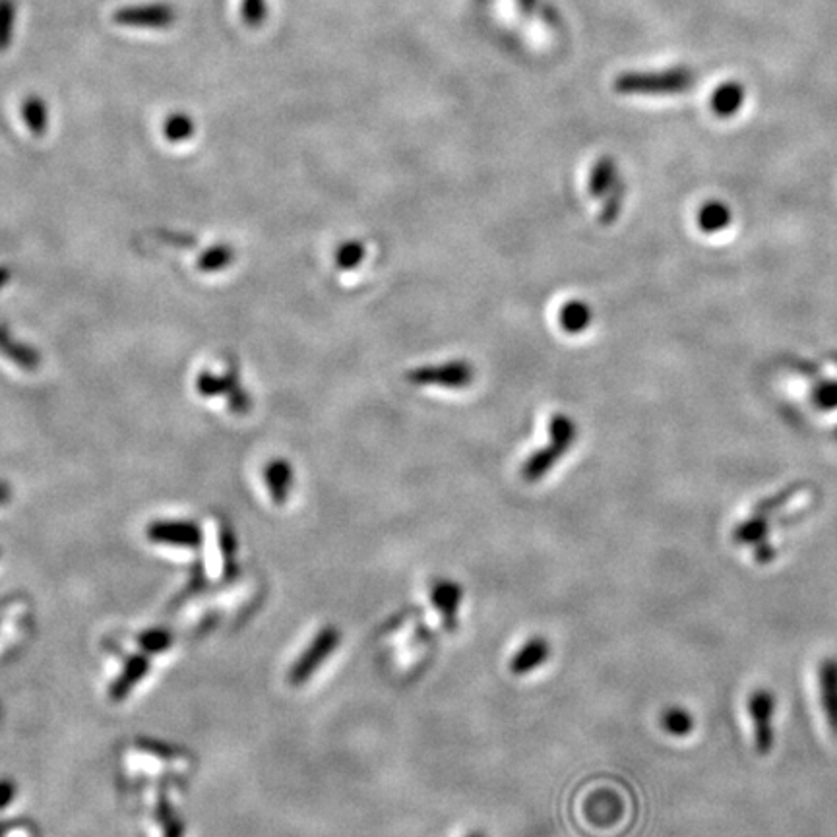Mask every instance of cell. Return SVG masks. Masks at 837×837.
I'll return each mask as SVG.
<instances>
[{
  "instance_id": "9c48e42d",
  "label": "cell",
  "mask_w": 837,
  "mask_h": 837,
  "mask_svg": "<svg viewBox=\"0 0 837 837\" xmlns=\"http://www.w3.org/2000/svg\"><path fill=\"white\" fill-rule=\"evenodd\" d=\"M566 452H568L566 446H562V444H558L555 440H551L545 448H539L537 452H533L527 458L526 462H524L522 469H520L522 479L526 483H537V481H541L555 467V464H557L558 460Z\"/></svg>"
},
{
  "instance_id": "484cf974",
  "label": "cell",
  "mask_w": 837,
  "mask_h": 837,
  "mask_svg": "<svg viewBox=\"0 0 837 837\" xmlns=\"http://www.w3.org/2000/svg\"><path fill=\"white\" fill-rule=\"evenodd\" d=\"M8 281H10V270L0 266V287H4Z\"/></svg>"
},
{
  "instance_id": "d4e9b609",
  "label": "cell",
  "mask_w": 837,
  "mask_h": 837,
  "mask_svg": "<svg viewBox=\"0 0 837 837\" xmlns=\"http://www.w3.org/2000/svg\"><path fill=\"white\" fill-rule=\"evenodd\" d=\"M12 500V487L4 481H0V506L8 504Z\"/></svg>"
},
{
  "instance_id": "4316f807",
  "label": "cell",
  "mask_w": 837,
  "mask_h": 837,
  "mask_svg": "<svg viewBox=\"0 0 837 837\" xmlns=\"http://www.w3.org/2000/svg\"><path fill=\"white\" fill-rule=\"evenodd\" d=\"M469 837H485L483 834H471Z\"/></svg>"
},
{
  "instance_id": "ac0fdd59",
  "label": "cell",
  "mask_w": 837,
  "mask_h": 837,
  "mask_svg": "<svg viewBox=\"0 0 837 837\" xmlns=\"http://www.w3.org/2000/svg\"><path fill=\"white\" fill-rule=\"evenodd\" d=\"M661 727L665 733L673 735V737H686L692 733L694 729V719L692 715L682 710V708H667L665 712L661 713Z\"/></svg>"
},
{
  "instance_id": "ffe728a7",
  "label": "cell",
  "mask_w": 837,
  "mask_h": 837,
  "mask_svg": "<svg viewBox=\"0 0 837 837\" xmlns=\"http://www.w3.org/2000/svg\"><path fill=\"white\" fill-rule=\"evenodd\" d=\"M365 254H367L365 243L357 241V239H351V241L341 243L338 247L336 254H334V262H336L338 270H345V272L355 270L365 260Z\"/></svg>"
},
{
  "instance_id": "6da1fadb",
  "label": "cell",
  "mask_w": 837,
  "mask_h": 837,
  "mask_svg": "<svg viewBox=\"0 0 837 837\" xmlns=\"http://www.w3.org/2000/svg\"><path fill=\"white\" fill-rule=\"evenodd\" d=\"M341 634L336 626L320 628L301 655L287 671V682L295 688L305 686L322 669V665L334 655L340 646Z\"/></svg>"
},
{
  "instance_id": "52a82bcc",
  "label": "cell",
  "mask_w": 837,
  "mask_h": 837,
  "mask_svg": "<svg viewBox=\"0 0 837 837\" xmlns=\"http://www.w3.org/2000/svg\"><path fill=\"white\" fill-rule=\"evenodd\" d=\"M146 533H148V539L157 545L183 547V549H196L202 545V531L194 522H181V520L152 522Z\"/></svg>"
},
{
  "instance_id": "277c9868",
  "label": "cell",
  "mask_w": 837,
  "mask_h": 837,
  "mask_svg": "<svg viewBox=\"0 0 837 837\" xmlns=\"http://www.w3.org/2000/svg\"><path fill=\"white\" fill-rule=\"evenodd\" d=\"M196 390L204 398H216V396H227L229 409L237 415H245L252 407V400L241 386L239 372L235 367H229L223 376L214 372L204 371L196 378Z\"/></svg>"
},
{
  "instance_id": "5b68a950",
  "label": "cell",
  "mask_w": 837,
  "mask_h": 837,
  "mask_svg": "<svg viewBox=\"0 0 837 837\" xmlns=\"http://www.w3.org/2000/svg\"><path fill=\"white\" fill-rule=\"evenodd\" d=\"M113 22L123 28L142 30H165L177 22V10L171 4H132L123 6L113 14Z\"/></svg>"
},
{
  "instance_id": "ba28073f",
  "label": "cell",
  "mask_w": 837,
  "mask_h": 837,
  "mask_svg": "<svg viewBox=\"0 0 837 837\" xmlns=\"http://www.w3.org/2000/svg\"><path fill=\"white\" fill-rule=\"evenodd\" d=\"M551 657V646L545 638H531L510 659V673L516 677H526L545 665Z\"/></svg>"
},
{
  "instance_id": "4fadbf2b",
  "label": "cell",
  "mask_w": 837,
  "mask_h": 837,
  "mask_svg": "<svg viewBox=\"0 0 837 837\" xmlns=\"http://www.w3.org/2000/svg\"><path fill=\"white\" fill-rule=\"evenodd\" d=\"M462 597H464L462 588L450 580H438L431 589V601L446 622L456 620Z\"/></svg>"
},
{
  "instance_id": "9a60e30c",
  "label": "cell",
  "mask_w": 837,
  "mask_h": 837,
  "mask_svg": "<svg viewBox=\"0 0 837 837\" xmlns=\"http://www.w3.org/2000/svg\"><path fill=\"white\" fill-rule=\"evenodd\" d=\"M22 119L35 136H41L49 128V107L39 95H30L22 103Z\"/></svg>"
},
{
  "instance_id": "5bb4252c",
  "label": "cell",
  "mask_w": 837,
  "mask_h": 837,
  "mask_svg": "<svg viewBox=\"0 0 837 837\" xmlns=\"http://www.w3.org/2000/svg\"><path fill=\"white\" fill-rule=\"evenodd\" d=\"M744 99H746V92H744V88L739 82H725L712 93L710 107H712V111L717 117L727 119V117H733L735 113H739V109L743 107Z\"/></svg>"
},
{
  "instance_id": "d6986e66",
  "label": "cell",
  "mask_w": 837,
  "mask_h": 837,
  "mask_svg": "<svg viewBox=\"0 0 837 837\" xmlns=\"http://www.w3.org/2000/svg\"><path fill=\"white\" fill-rule=\"evenodd\" d=\"M194 130H196L194 121L185 113H173L163 123V136L167 138V142H173V144L190 140Z\"/></svg>"
},
{
  "instance_id": "7402d4cb",
  "label": "cell",
  "mask_w": 837,
  "mask_h": 837,
  "mask_svg": "<svg viewBox=\"0 0 837 837\" xmlns=\"http://www.w3.org/2000/svg\"><path fill=\"white\" fill-rule=\"evenodd\" d=\"M613 179H615V167L609 159H603L597 163V167L593 169L591 181H589V190L593 196H603L613 188Z\"/></svg>"
},
{
  "instance_id": "2e32d148",
  "label": "cell",
  "mask_w": 837,
  "mask_h": 837,
  "mask_svg": "<svg viewBox=\"0 0 837 837\" xmlns=\"http://www.w3.org/2000/svg\"><path fill=\"white\" fill-rule=\"evenodd\" d=\"M560 326L568 334L584 332L591 322V309L582 301H570L560 309Z\"/></svg>"
},
{
  "instance_id": "603a6c76",
  "label": "cell",
  "mask_w": 837,
  "mask_h": 837,
  "mask_svg": "<svg viewBox=\"0 0 837 837\" xmlns=\"http://www.w3.org/2000/svg\"><path fill=\"white\" fill-rule=\"evenodd\" d=\"M766 535H768V524L760 518H754L746 524H741L735 531V541L741 545H762L766 543Z\"/></svg>"
},
{
  "instance_id": "8fae6325",
  "label": "cell",
  "mask_w": 837,
  "mask_h": 837,
  "mask_svg": "<svg viewBox=\"0 0 837 837\" xmlns=\"http://www.w3.org/2000/svg\"><path fill=\"white\" fill-rule=\"evenodd\" d=\"M264 483L270 491L272 502L283 506L289 500L291 489H293V467L283 458L268 462V465L264 467Z\"/></svg>"
},
{
  "instance_id": "7c38bea8",
  "label": "cell",
  "mask_w": 837,
  "mask_h": 837,
  "mask_svg": "<svg viewBox=\"0 0 837 837\" xmlns=\"http://www.w3.org/2000/svg\"><path fill=\"white\" fill-rule=\"evenodd\" d=\"M0 353L26 371H35L41 365V355L30 345L14 340L4 326H0Z\"/></svg>"
},
{
  "instance_id": "30bf717a",
  "label": "cell",
  "mask_w": 837,
  "mask_h": 837,
  "mask_svg": "<svg viewBox=\"0 0 837 837\" xmlns=\"http://www.w3.org/2000/svg\"><path fill=\"white\" fill-rule=\"evenodd\" d=\"M818 684L828 725L837 735V659H824L820 663Z\"/></svg>"
},
{
  "instance_id": "44dd1931",
  "label": "cell",
  "mask_w": 837,
  "mask_h": 837,
  "mask_svg": "<svg viewBox=\"0 0 837 837\" xmlns=\"http://www.w3.org/2000/svg\"><path fill=\"white\" fill-rule=\"evenodd\" d=\"M16 14H18L16 0H0V53L8 51L12 43Z\"/></svg>"
},
{
  "instance_id": "3957f363",
  "label": "cell",
  "mask_w": 837,
  "mask_h": 837,
  "mask_svg": "<svg viewBox=\"0 0 837 837\" xmlns=\"http://www.w3.org/2000/svg\"><path fill=\"white\" fill-rule=\"evenodd\" d=\"M405 380L413 386H444L462 390L473 384L475 369L469 361H448L442 365H425L405 372Z\"/></svg>"
},
{
  "instance_id": "8992f818",
  "label": "cell",
  "mask_w": 837,
  "mask_h": 837,
  "mask_svg": "<svg viewBox=\"0 0 837 837\" xmlns=\"http://www.w3.org/2000/svg\"><path fill=\"white\" fill-rule=\"evenodd\" d=\"M748 712L754 725V746L760 756L772 752L775 744L774 713L775 696L766 690H754L748 700Z\"/></svg>"
},
{
  "instance_id": "cb8c5ba5",
  "label": "cell",
  "mask_w": 837,
  "mask_h": 837,
  "mask_svg": "<svg viewBox=\"0 0 837 837\" xmlns=\"http://www.w3.org/2000/svg\"><path fill=\"white\" fill-rule=\"evenodd\" d=\"M774 558V547H770V545H766V543L758 545V549H756V562H760V564H768V562H772Z\"/></svg>"
},
{
  "instance_id": "7a4b0ae2",
  "label": "cell",
  "mask_w": 837,
  "mask_h": 837,
  "mask_svg": "<svg viewBox=\"0 0 837 837\" xmlns=\"http://www.w3.org/2000/svg\"><path fill=\"white\" fill-rule=\"evenodd\" d=\"M696 74L686 66H675L659 72L628 74L619 80V90L626 93H646V95H675L686 92L694 86Z\"/></svg>"
},
{
  "instance_id": "e0dca14e",
  "label": "cell",
  "mask_w": 837,
  "mask_h": 837,
  "mask_svg": "<svg viewBox=\"0 0 837 837\" xmlns=\"http://www.w3.org/2000/svg\"><path fill=\"white\" fill-rule=\"evenodd\" d=\"M233 260H235V250L233 248L229 245H216V247L208 248L198 258L196 266H198V270L212 274V272H221V270L229 268Z\"/></svg>"
}]
</instances>
